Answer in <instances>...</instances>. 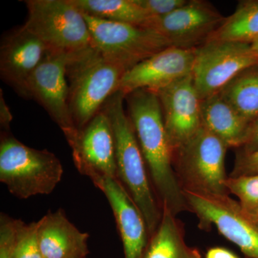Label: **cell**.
Masks as SVG:
<instances>
[{
  "label": "cell",
  "instance_id": "obj_12",
  "mask_svg": "<svg viewBox=\"0 0 258 258\" xmlns=\"http://www.w3.org/2000/svg\"><path fill=\"white\" fill-rule=\"evenodd\" d=\"M225 20L208 2L188 0L170 14L151 18L146 28L159 32L171 46L196 49L211 38Z\"/></svg>",
  "mask_w": 258,
  "mask_h": 258
},
{
  "label": "cell",
  "instance_id": "obj_7",
  "mask_svg": "<svg viewBox=\"0 0 258 258\" xmlns=\"http://www.w3.org/2000/svg\"><path fill=\"white\" fill-rule=\"evenodd\" d=\"M189 211L204 230L215 226L246 256L258 258V216L247 211L227 194L211 195L184 191Z\"/></svg>",
  "mask_w": 258,
  "mask_h": 258
},
{
  "label": "cell",
  "instance_id": "obj_3",
  "mask_svg": "<svg viewBox=\"0 0 258 258\" xmlns=\"http://www.w3.org/2000/svg\"><path fill=\"white\" fill-rule=\"evenodd\" d=\"M125 72L92 46L70 54L69 105L76 128H83L101 111L107 100L117 92Z\"/></svg>",
  "mask_w": 258,
  "mask_h": 258
},
{
  "label": "cell",
  "instance_id": "obj_25",
  "mask_svg": "<svg viewBox=\"0 0 258 258\" xmlns=\"http://www.w3.org/2000/svg\"><path fill=\"white\" fill-rule=\"evenodd\" d=\"M16 220L1 213L0 216V258H12L14 246Z\"/></svg>",
  "mask_w": 258,
  "mask_h": 258
},
{
  "label": "cell",
  "instance_id": "obj_24",
  "mask_svg": "<svg viewBox=\"0 0 258 258\" xmlns=\"http://www.w3.org/2000/svg\"><path fill=\"white\" fill-rule=\"evenodd\" d=\"M225 186L228 194H232L238 198L239 203L244 208L254 215H257L258 174L229 176L225 181Z\"/></svg>",
  "mask_w": 258,
  "mask_h": 258
},
{
  "label": "cell",
  "instance_id": "obj_2",
  "mask_svg": "<svg viewBox=\"0 0 258 258\" xmlns=\"http://www.w3.org/2000/svg\"><path fill=\"white\" fill-rule=\"evenodd\" d=\"M125 96L117 91L101 108L111 121L115 144L117 178L143 214L152 236L160 223L162 208L153 188L133 125L124 108Z\"/></svg>",
  "mask_w": 258,
  "mask_h": 258
},
{
  "label": "cell",
  "instance_id": "obj_15",
  "mask_svg": "<svg viewBox=\"0 0 258 258\" xmlns=\"http://www.w3.org/2000/svg\"><path fill=\"white\" fill-rule=\"evenodd\" d=\"M48 47L24 25L3 37L0 44L2 79L26 98L29 79L46 55Z\"/></svg>",
  "mask_w": 258,
  "mask_h": 258
},
{
  "label": "cell",
  "instance_id": "obj_6",
  "mask_svg": "<svg viewBox=\"0 0 258 258\" xmlns=\"http://www.w3.org/2000/svg\"><path fill=\"white\" fill-rule=\"evenodd\" d=\"M23 25L49 49L74 53L91 46L84 15L70 0H27Z\"/></svg>",
  "mask_w": 258,
  "mask_h": 258
},
{
  "label": "cell",
  "instance_id": "obj_27",
  "mask_svg": "<svg viewBox=\"0 0 258 258\" xmlns=\"http://www.w3.org/2000/svg\"><path fill=\"white\" fill-rule=\"evenodd\" d=\"M258 174V150L244 154L237 153L233 169L230 176H252Z\"/></svg>",
  "mask_w": 258,
  "mask_h": 258
},
{
  "label": "cell",
  "instance_id": "obj_31",
  "mask_svg": "<svg viewBox=\"0 0 258 258\" xmlns=\"http://www.w3.org/2000/svg\"><path fill=\"white\" fill-rule=\"evenodd\" d=\"M251 47H252V50L258 55V40L251 44Z\"/></svg>",
  "mask_w": 258,
  "mask_h": 258
},
{
  "label": "cell",
  "instance_id": "obj_28",
  "mask_svg": "<svg viewBox=\"0 0 258 258\" xmlns=\"http://www.w3.org/2000/svg\"><path fill=\"white\" fill-rule=\"evenodd\" d=\"M258 150V116L251 123L247 140L239 152L248 154Z\"/></svg>",
  "mask_w": 258,
  "mask_h": 258
},
{
  "label": "cell",
  "instance_id": "obj_9",
  "mask_svg": "<svg viewBox=\"0 0 258 258\" xmlns=\"http://www.w3.org/2000/svg\"><path fill=\"white\" fill-rule=\"evenodd\" d=\"M258 64L249 44L210 40L196 48L191 77L202 100L220 92L243 70Z\"/></svg>",
  "mask_w": 258,
  "mask_h": 258
},
{
  "label": "cell",
  "instance_id": "obj_20",
  "mask_svg": "<svg viewBox=\"0 0 258 258\" xmlns=\"http://www.w3.org/2000/svg\"><path fill=\"white\" fill-rule=\"evenodd\" d=\"M218 94L242 118L252 123L258 116V64L241 71Z\"/></svg>",
  "mask_w": 258,
  "mask_h": 258
},
{
  "label": "cell",
  "instance_id": "obj_10",
  "mask_svg": "<svg viewBox=\"0 0 258 258\" xmlns=\"http://www.w3.org/2000/svg\"><path fill=\"white\" fill-rule=\"evenodd\" d=\"M69 57L67 52L49 49L27 85L26 98L37 101L64 135L77 128L70 109L67 79Z\"/></svg>",
  "mask_w": 258,
  "mask_h": 258
},
{
  "label": "cell",
  "instance_id": "obj_21",
  "mask_svg": "<svg viewBox=\"0 0 258 258\" xmlns=\"http://www.w3.org/2000/svg\"><path fill=\"white\" fill-rule=\"evenodd\" d=\"M83 14L115 23L146 27L151 18L136 0H70Z\"/></svg>",
  "mask_w": 258,
  "mask_h": 258
},
{
  "label": "cell",
  "instance_id": "obj_4",
  "mask_svg": "<svg viewBox=\"0 0 258 258\" xmlns=\"http://www.w3.org/2000/svg\"><path fill=\"white\" fill-rule=\"evenodd\" d=\"M63 168L47 149L25 145L8 132L0 142V181L19 199L50 195L60 183Z\"/></svg>",
  "mask_w": 258,
  "mask_h": 258
},
{
  "label": "cell",
  "instance_id": "obj_14",
  "mask_svg": "<svg viewBox=\"0 0 258 258\" xmlns=\"http://www.w3.org/2000/svg\"><path fill=\"white\" fill-rule=\"evenodd\" d=\"M195 54L196 49L167 47L128 70L117 91L125 96L137 90L157 92L191 75Z\"/></svg>",
  "mask_w": 258,
  "mask_h": 258
},
{
  "label": "cell",
  "instance_id": "obj_1",
  "mask_svg": "<svg viewBox=\"0 0 258 258\" xmlns=\"http://www.w3.org/2000/svg\"><path fill=\"white\" fill-rule=\"evenodd\" d=\"M127 113L161 208L176 215L189 210L174 166V151L166 134L157 93L137 90L125 96Z\"/></svg>",
  "mask_w": 258,
  "mask_h": 258
},
{
  "label": "cell",
  "instance_id": "obj_23",
  "mask_svg": "<svg viewBox=\"0 0 258 258\" xmlns=\"http://www.w3.org/2000/svg\"><path fill=\"white\" fill-rule=\"evenodd\" d=\"M39 221L26 224L16 220V232L12 258H44L39 244Z\"/></svg>",
  "mask_w": 258,
  "mask_h": 258
},
{
  "label": "cell",
  "instance_id": "obj_11",
  "mask_svg": "<svg viewBox=\"0 0 258 258\" xmlns=\"http://www.w3.org/2000/svg\"><path fill=\"white\" fill-rule=\"evenodd\" d=\"M64 136L82 175L90 179L96 176L117 177L114 134L104 111L101 109L83 128Z\"/></svg>",
  "mask_w": 258,
  "mask_h": 258
},
{
  "label": "cell",
  "instance_id": "obj_26",
  "mask_svg": "<svg viewBox=\"0 0 258 258\" xmlns=\"http://www.w3.org/2000/svg\"><path fill=\"white\" fill-rule=\"evenodd\" d=\"M151 18H161L186 4L188 0H136Z\"/></svg>",
  "mask_w": 258,
  "mask_h": 258
},
{
  "label": "cell",
  "instance_id": "obj_16",
  "mask_svg": "<svg viewBox=\"0 0 258 258\" xmlns=\"http://www.w3.org/2000/svg\"><path fill=\"white\" fill-rule=\"evenodd\" d=\"M91 180L110 204L125 258H142L150 239L143 214L118 178L96 176Z\"/></svg>",
  "mask_w": 258,
  "mask_h": 258
},
{
  "label": "cell",
  "instance_id": "obj_19",
  "mask_svg": "<svg viewBox=\"0 0 258 258\" xmlns=\"http://www.w3.org/2000/svg\"><path fill=\"white\" fill-rule=\"evenodd\" d=\"M142 258H203L184 238L182 223L166 207L157 230L150 237Z\"/></svg>",
  "mask_w": 258,
  "mask_h": 258
},
{
  "label": "cell",
  "instance_id": "obj_8",
  "mask_svg": "<svg viewBox=\"0 0 258 258\" xmlns=\"http://www.w3.org/2000/svg\"><path fill=\"white\" fill-rule=\"evenodd\" d=\"M84 16L91 35V46L107 60L126 71L171 46L165 37L152 29Z\"/></svg>",
  "mask_w": 258,
  "mask_h": 258
},
{
  "label": "cell",
  "instance_id": "obj_22",
  "mask_svg": "<svg viewBox=\"0 0 258 258\" xmlns=\"http://www.w3.org/2000/svg\"><path fill=\"white\" fill-rule=\"evenodd\" d=\"M251 44L258 40V0L240 1L210 40Z\"/></svg>",
  "mask_w": 258,
  "mask_h": 258
},
{
  "label": "cell",
  "instance_id": "obj_18",
  "mask_svg": "<svg viewBox=\"0 0 258 258\" xmlns=\"http://www.w3.org/2000/svg\"><path fill=\"white\" fill-rule=\"evenodd\" d=\"M203 125L215 134L227 148L243 147L250 122L242 118L217 93L202 100Z\"/></svg>",
  "mask_w": 258,
  "mask_h": 258
},
{
  "label": "cell",
  "instance_id": "obj_5",
  "mask_svg": "<svg viewBox=\"0 0 258 258\" xmlns=\"http://www.w3.org/2000/svg\"><path fill=\"white\" fill-rule=\"evenodd\" d=\"M228 149L203 125L198 133L174 153V166L183 191L224 195L225 159Z\"/></svg>",
  "mask_w": 258,
  "mask_h": 258
},
{
  "label": "cell",
  "instance_id": "obj_13",
  "mask_svg": "<svg viewBox=\"0 0 258 258\" xmlns=\"http://www.w3.org/2000/svg\"><path fill=\"white\" fill-rule=\"evenodd\" d=\"M154 93L160 102L166 134L174 153L203 127L202 99L191 75Z\"/></svg>",
  "mask_w": 258,
  "mask_h": 258
},
{
  "label": "cell",
  "instance_id": "obj_30",
  "mask_svg": "<svg viewBox=\"0 0 258 258\" xmlns=\"http://www.w3.org/2000/svg\"><path fill=\"white\" fill-rule=\"evenodd\" d=\"M205 258H239L228 249L221 247H215L209 249Z\"/></svg>",
  "mask_w": 258,
  "mask_h": 258
},
{
  "label": "cell",
  "instance_id": "obj_29",
  "mask_svg": "<svg viewBox=\"0 0 258 258\" xmlns=\"http://www.w3.org/2000/svg\"><path fill=\"white\" fill-rule=\"evenodd\" d=\"M0 92V125L2 129H4V132H8L13 117L9 106L5 101L3 90L1 89Z\"/></svg>",
  "mask_w": 258,
  "mask_h": 258
},
{
  "label": "cell",
  "instance_id": "obj_17",
  "mask_svg": "<svg viewBox=\"0 0 258 258\" xmlns=\"http://www.w3.org/2000/svg\"><path fill=\"white\" fill-rule=\"evenodd\" d=\"M37 236L44 258H86L89 253V235L70 222L62 209L39 220Z\"/></svg>",
  "mask_w": 258,
  "mask_h": 258
},
{
  "label": "cell",
  "instance_id": "obj_32",
  "mask_svg": "<svg viewBox=\"0 0 258 258\" xmlns=\"http://www.w3.org/2000/svg\"><path fill=\"white\" fill-rule=\"evenodd\" d=\"M257 216H258V213H257Z\"/></svg>",
  "mask_w": 258,
  "mask_h": 258
}]
</instances>
